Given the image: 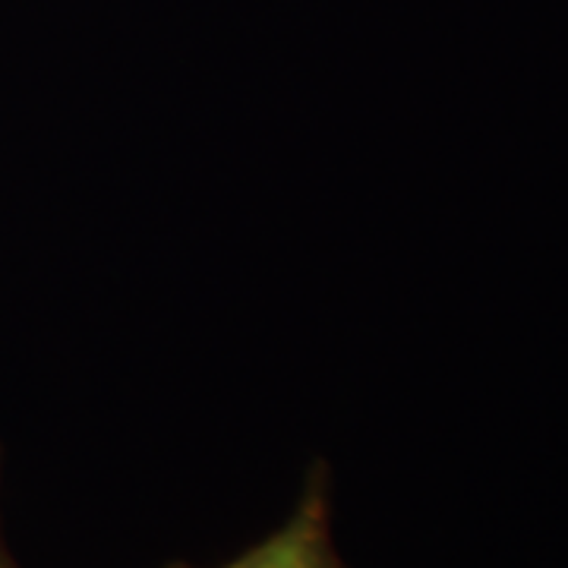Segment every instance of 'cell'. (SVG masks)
Masks as SVG:
<instances>
[{
	"mask_svg": "<svg viewBox=\"0 0 568 568\" xmlns=\"http://www.w3.org/2000/svg\"><path fill=\"white\" fill-rule=\"evenodd\" d=\"M325 470L313 467L301 493V503L294 515L275 534H268L263 544L246 549L241 559L224 568H345L328 525V496H325ZM190 568V566H171Z\"/></svg>",
	"mask_w": 568,
	"mask_h": 568,
	"instance_id": "6da1fadb",
	"label": "cell"
},
{
	"mask_svg": "<svg viewBox=\"0 0 568 568\" xmlns=\"http://www.w3.org/2000/svg\"><path fill=\"white\" fill-rule=\"evenodd\" d=\"M0 568H17V566H13V556L7 552V544H3V537H0Z\"/></svg>",
	"mask_w": 568,
	"mask_h": 568,
	"instance_id": "7a4b0ae2",
	"label": "cell"
}]
</instances>
